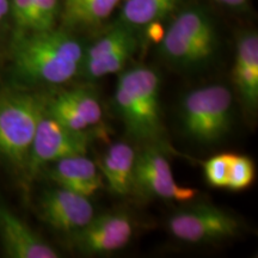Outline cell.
<instances>
[{"instance_id": "cell-9", "label": "cell", "mask_w": 258, "mask_h": 258, "mask_svg": "<svg viewBox=\"0 0 258 258\" xmlns=\"http://www.w3.org/2000/svg\"><path fill=\"white\" fill-rule=\"evenodd\" d=\"M135 30L117 24L108 32L85 48L84 61L80 72L89 80L121 72L125 63L137 49L138 40Z\"/></svg>"}, {"instance_id": "cell-8", "label": "cell", "mask_w": 258, "mask_h": 258, "mask_svg": "<svg viewBox=\"0 0 258 258\" xmlns=\"http://www.w3.org/2000/svg\"><path fill=\"white\" fill-rule=\"evenodd\" d=\"M132 191L145 198L176 202L191 201L198 195L196 189L176 182L169 160L159 145H147L135 157Z\"/></svg>"}, {"instance_id": "cell-6", "label": "cell", "mask_w": 258, "mask_h": 258, "mask_svg": "<svg viewBox=\"0 0 258 258\" xmlns=\"http://www.w3.org/2000/svg\"><path fill=\"white\" fill-rule=\"evenodd\" d=\"M90 139V132L73 131L51 116L44 114L35 132L24 176L30 179L38 171L54 161L86 154Z\"/></svg>"}, {"instance_id": "cell-13", "label": "cell", "mask_w": 258, "mask_h": 258, "mask_svg": "<svg viewBox=\"0 0 258 258\" xmlns=\"http://www.w3.org/2000/svg\"><path fill=\"white\" fill-rule=\"evenodd\" d=\"M0 241L8 257L57 258L60 253L0 202Z\"/></svg>"}, {"instance_id": "cell-20", "label": "cell", "mask_w": 258, "mask_h": 258, "mask_svg": "<svg viewBox=\"0 0 258 258\" xmlns=\"http://www.w3.org/2000/svg\"><path fill=\"white\" fill-rule=\"evenodd\" d=\"M37 0H11L10 15L15 23L16 35L29 34L34 30Z\"/></svg>"}, {"instance_id": "cell-2", "label": "cell", "mask_w": 258, "mask_h": 258, "mask_svg": "<svg viewBox=\"0 0 258 258\" xmlns=\"http://www.w3.org/2000/svg\"><path fill=\"white\" fill-rule=\"evenodd\" d=\"M159 96L160 77L152 67H132L116 83L114 104L125 131L147 145H160L165 135Z\"/></svg>"}, {"instance_id": "cell-14", "label": "cell", "mask_w": 258, "mask_h": 258, "mask_svg": "<svg viewBox=\"0 0 258 258\" xmlns=\"http://www.w3.org/2000/svg\"><path fill=\"white\" fill-rule=\"evenodd\" d=\"M48 176L59 186L84 196L95 195L103 185L98 166L86 154L62 158L48 165Z\"/></svg>"}, {"instance_id": "cell-4", "label": "cell", "mask_w": 258, "mask_h": 258, "mask_svg": "<svg viewBox=\"0 0 258 258\" xmlns=\"http://www.w3.org/2000/svg\"><path fill=\"white\" fill-rule=\"evenodd\" d=\"M218 34L206 11L188 8L180 11L164 32L159 42V53L179 69H198L214 56Z\"/></svg>"}, {"instance_id": "cell-5", "label": "cell", "mask_w": 258, "mask_h": 258, "mask_svg": "<svg viewBox=\"0 0 258 258\" xmlns=\"http://www.w3.org/2000/svg\"><path fill=\"white\" fill-rule=\"evenodd\" d=\"M180 123L192 140L217 143L233 123V96L220 84L202 86L189 92L180 103Z\"/></svg>"}, {"instance_id": "cell-12", "label": "cell", "mask_w": 258, "mask_h": 258, "mask_svg": "<svg viewBox=\"0 0 258 258\" xmlns=\"http://www.w3.org/2000/svg\"><path fill=\"white\" fill-rule=\"evenodd\" d=\"M46 114L73 131L89 132L102 122L103 109L91 90L78 88L46 98Z\"/></svg>"}, {"instance_id": "cell-24", "label": "cell", "mask_w": 258, "mask_h": 258, "mask_svg": "<svg viewBox=\"0 0 258 258\" xmlns=\"http://www.w3.org/2000/svg\"><path fill=\"white\" fill-rule=\"evenodd\" d=\"M10 2L11 0H0V28L10 16Z\"/></svg>"}, {"instance_id": "cell-10", "label": "cell", "mask_w": 258, "mask_h": 258, "mask_svg": "<svg viewBox=\"0 0 258 258\" xmlns=\"http://www.w3.org/2000/svg\"><path fill=\"white\" fill-rule=\"evenodd\" d=\"M134 233L131 217L123 212H111L93 217L88 225L72 233V245L85 254H105L127 246Z\"/></svg>"}, {"instance_id": "cell-15", "label": "cell", "mask_w": 258, "mask_h": 258, "mask_svg": "<svg viewBox=\"0 0 258 258\" xmlns=\"http://www.w3.org/2000/svg\"><path fill=\"white\" fill-rule=\"evenodd\" d=\"M234 82L240 98L249 110L258 108V36L256 31H245L237 42Z\"/></svg>"}, {"instance_id": "cell-3", "label": "cell", "mask_w": 258, "mask_h": 258, "mask_svg": "<svg viewBox=\"0 0 258 258\" xmlns=\"http://www.w3.org/2000/svg\"><path fill=\"white\" fill-rule=\"evenodd\" d=\"M46 98L23 90L0 92V161L25 172V166Z\"/></svg>"}, {"instance_id": "cell-23", "label": "cell", "mask_w": 258, "mask_h": 258, "mask_svg": "<svg viewBox=\"0 0 258 258\" xmlns=\"http://www.w3.org/2000/svg\"><path fill=\"white\" fill-rule=\"evenodd\" d=\"M219 4L233 10H244L247 6L249 0H215Z\"/></svg>"}, {"instance_id": "cell-22", "label": "cell", "mask_w": 258, "mask_h": 258, "mask_svg": "<svg viewBox=\"0 0 258 258\" xmlns=\"http://www.w3.org/2000/svg\"><path fill=\"white\" fill-rule=\"evenodd\" d=\"M146 28H148V37H150V40L156 42V43H159L164 36V32H165L161 29L159 22H154V23L147 25Z\"/></svg>"}, {"instance_id": "cell-19", "label": "cell", "mask_w": 258, "mask_h": 258, "mask_svg": "<svg viewBox=\"0 0 258 258\" xmlns=\"http://www.w3.org/2000/svg\"><path fill=\"white\" fill-rule=\"evenodd\" d=\"M254 165L251 158L240 154H232L230 167H228L226 189L232 191H240L253 183Z\"/></svg>"}, {"instance_id": "cell-16", "label": "cell", "mask_w": 258, "mask_h": 258, "mask_svg": "<svg viewBox=\"0 0 258 258\" xmlns=\"http://www.w3.org/2000/svg\"><path fill=\"white\" fill-rule=\"evenodd\" d=\"M134 148L127 143H115L108 147L97 164L109 189L118 196L132 192V179L135 163Z\"/></svg>"}, {"instance_id": "cell-17", "label": "cell", "mask_w": 258, "mask_h": 258, "mask_svg": "<svg viewBox=\"0 0 258 258\" xmlns=\"http://www.w3.org/2000/svg\"><path fill=\"white\" fill-rule=\"evenodd\" d=\"M122 0H63L60 17L69 28H90L101 24Z\"/></svg>"}, {"instance_id": "cell-1", "label": "cell", "mask_w": 258, "mask_h": 258, "mask_svg": "<svg viewBox=\"0 0 258 258\" xmlns=\"http://www.w3.org/2000/svg\"><path fill=\"white\" fill-rule=\"evenodd\" d=\"M85 48L70 32L47 31L15 35L12 72L28 85H60L80 72Z\"/></svg>"}, {"instance_id": "cell-11", "label": "cell", "mask_w": 258, "mask_h": 258, "mask_svg": "<svg viewBox=\"0 0 258 258\" xmlns=\"http://www.w3.org/2000/svg\"><path fill=\"white\" fill-rule=\"evenodd\" d=\"M38 209L50 227L66 233L80 230L95 217V208L88 196L62 186L42 194Z\"/></svg>"}, {"instance_id": "cell-18", "label": "cell", "mask_w": 258, "mask_h": 258, "mask_svg": "<svg viewBox=\"0 0 258 258\" xmlns=\"http://www.w3.org/2000/svg\"><path fill=\"white\" fill-rule=\"evenodd\" d=\"M182 0H124L120 23L132 29L160 22L177 9Z\"/></svg>"}, {"instance_id": "cell-21", "label": "cell", "mask_w": 258, "mask_h": 258, "mask_svg": "<svg viewBox=\"0 0 258 258\" xmlns=\"http://www.w3.org/2000/svg\"><path fill=\"white\" fill-rule=\"evenodd\" d=\"M232 153H221L213 156L203 165L208 184L214 188H226Z\"/></svg>"}, {"instance_id": "cell-7", "label": "cell", "mask_w": 258, "mask_h": 258, "mask_svg": "<svg viewBox=\"0 0 258 258\" xmlns=\"http://www.w3.org/2000/svg\"><path fill=\"white\" fill-rule=\"evenodd\" d=\"M172 237L189 244H208L233 238L240 222L231 213L211 205H196L180 209L167 222Z\"/></svg>"}]
</instances>
